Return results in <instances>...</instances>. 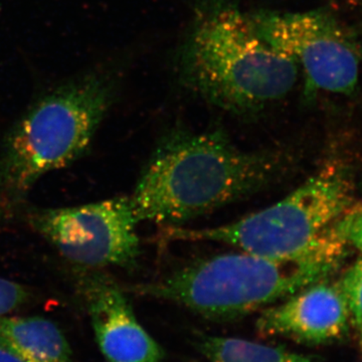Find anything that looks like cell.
I'll list each match as a JSON object with an SVG mask.
<instances>
[{"label": "cell", "instance_id": "6da1fadb", "mask_svg": "<svg viewBox=\"0 0 362 362\" xmlns=\"http://www.w3.org/2000/svg\"><path fill=\"white\" fill-rule=\"evenodd\" d=\"M285 168L282 153L244 151L223 131H176L152 154L131 206L139 223H182L265 189Z\"/></svg>", "mask_w": 362, "mask_h": 362}, {"label": "cell", "instance_id": "7a4b0ae2", "mask_svg": "<svg viewBox=\"0 0 362 362\" xmlns=\"http://www.w3.org/2000/svg\"><path fill=\"white\" fill-rule=\"evenodd\" d=\"M346 247L334 225L291 256L218 255L136 286L134 291L182 305L209 319L240 318L327 279L342 263Z\"/></svg>", "mask_w": 362, "mask_h": 362}, {"label": "cell", "instance_id": "3957f363", "mask_svg": "<svg viewBox=\"0 0 362 362\" xmlns=\"http://www.w3.org/2000/svg\"><path fill=\"white\" fill-rule=\"evenodd\" d=\"M185 84L232 113H258L294 89L299 66L225 0L202 6L181 54Z\"/></svg>", "mask_w": 362, "mask_h": 362}, {"label": "cell", "instance_id": "277c9868", "mask_svg": "<svg viewBox=\"0 0 362 362\" xmlns=\"http://www.w3.org/2000/svg\"><path fill=\"white\" fill-rule=\"evenodd\" d=\"M114 98L110 76L93 71L49 90L25 111L0 149V214L25 201L42 176L84 156Z\"/></svg>", "mask_w": 362, "mask_h": 362}, {"label": "cell", "instance_id": "5b68a950", "mask_svg": "<svg viewBox=\"0 0 362 362\" xmlns=\"http://www.w3.org/2000/svg\"><path fill=\"white\" fill-rule=\"evenodd\" d=\"M351 188L344 171L328 168L273 206L216 228L168 226L164 239L206 240L242 251L286 257L312 246L346 213Z\"/></svg>", "mask_w": 362, "mask_h": 362}, {"label": "cell", "instance_id": "8992f818", "mask_svg": "<svg viewBox=\"0 0 362 362\" xmlns=\"http://www.w3.org/2000/svg\"><path fill=\"white\" fill-rule=\"evenodd\" d=\"M28 220L64 258L86 270L131 266L140 255L139 221L127 197L35 209Z\"/></svg>", "mask_w": 362, "mask_h": 362}, {"label": "cell", "instance_id": "52a82bcc", "mask_svg": "<svg viewBox=\"0 0 362 362\" xmlns=\"http://www.w3.org/2000/svg\"><path fill=\"white\" fill-rule=\"evenodd\" d=\"M251 18L264 40L303 69L307 96L318 90L346 96L356 92L361 54L330 13L263 11Z\"/></svg>", "mask_w": 362, "mask_h": 362}, {"label": "cell", "instance_id": "ba28073f", "mask_svg": "<svg viewBox=\"0 0 362 362\" xmlns=\"http://www.w3.org/2000/svg\"><path fill=\"white\" fill-rule=\"evenodd\" d=\"M90 272L81 280V296L104 356L109 362H161L160 346L138 322L124 290Z\"/></svg>", "mask_w": 362, "mask_h": 362}, {"label": "cell", "instance_id": "9c48e42d", "mask_svg": "<svg viewBox=\"0 0 362 362\" xmlns=\"http://www.w3.org/2000/svg\"><path fill=\"white\" fill-rule=\"evenodd\" d=\"M351 317L339 285L327 279L265 309L257 328L264 337H284L308 344L337 341L349 333Z\"/></svg>", "mask_w": 362, "mask_h": 362}, {"label": "cell", "instance_id": "30bf717a", "mask_svg": "<svg viewBox=\"0 0 362 362\" xmlns=\"http://www.w3.org/2000/svg\"><path fill=\"white\" fill-rule=\"evenodd\" d=\"M0 341L23 362H73L64 333L42 317H4Z\"/></svg>", "mask_w": 362, "mask_h": 362}, {"label": "cell", "instance_id": "8fae6325", "mask_svg": "<svg viewBox=\"0 0 362 362\" xmlns=\"http://www.w3.org/2000/svg\"><path fill=\"white\" fill-rule=\"evenodd\" d=\"M199 350L211 362H312L310 357L233 337H204Z\"/></svg>", "mask_w": 362, "mask_h": 362}, {"label": "cell", "instance_id": "7c38bea8", "mask_svg": "<svg viewBox=\"0 0 362 362\" xmlns=\"http://www.w3.org/2000/svg\"><path fill=\"white\" fill-rule=\"evenodd\" d=\"M338 285L346 300L351 322L362 337V259L350 267Z\"/></svg>", "mask_w": 362, "mask_h": 362}, {"label": "cell", "instance_id": "4fadbf2b", "mask_svg": "<svg viewBox=\"0 0 362 362\" xmlns=\"http://www.w3.org/2000/svg\"><path fill=\"white\" fill-rule=\"evenodd\" d=\"M30 299L25 286L0 277V319L16 311Z\"/></svg>", "mask_w": 362, "mask_h": 362}, {"label": "cell", "instance_id": "5bb4252c", "mask_svg": "<svg viewBox=\"0 0 362 362\" xmlns=\"http://www.w3.org/2000/svg\"><path fill=\"white\" fill-rule=\"evenodd\" d=\"M335 228L347 245L362 252V211H346L335 223Z\"/></svg>", "mask_w": 362, "mask_h": 362}, {"label": "cell", "instance_id": "9a60e30c", "mask_svg": "<svg viewBox=\"0 0 362 362\" xmlns=\"http://www.w3.org/2000/svg\"><path fill=\"white\" fill-rule=\"evenodd\" d=\"M0 362H23L8 347L0 341Z\"/></svg>", "mask_w": 362, "mask_h": 362}]
</instances>
